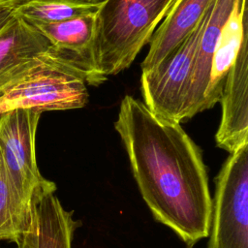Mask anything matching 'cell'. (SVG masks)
<instances>
[{"label": "cell", "mask_w": 248, "mask_h": 248, "mask_svg": "<svg viewBox=\"0 0 248 248\" xmlns=\"http://www.w3.org/2000/svg\"><path fill=\"white\" fill-rule=\"evenodd\" d=\"M248 32L247 0H234L218 39L212 56L209 82L204 94L202 110L211 108L220 101L225 78L239 50L243 36Z\"/></svg>", "instance_id": "cell-11"}, {"label": "cell", "mask_w": 248, "mask_h": 248, "mask_svg": "<svg viewBox=\"0 0 248 248\" xmlns=\"http://www.w3.org/2000/svg\"><path fill=\"white\" fill-rule=\"evenodd\" d=\"M55 191V184L48 181L35 195L32 225L18 245L24 244L28 248H72L78 222L73 219V211L64 209Z\"/></svg>", "instance_id": "cell-8"}, {"label": "cell", "mask_w": 248, "mask_h": 248, "mask_svg": "<svg viewBox=\"0 0 248 248\" xmlns=\"http://www.w3.org/2000/svg\"><path fill=\"white\" fill-rule=\"evenodd\" d=\"M248 32L230 68L220 97L222 115L215 135L218 147L232 153L248 142Z\"/></svg>", "instance_id": "cell-7"}, {"label": "cell", "mask_w": 248, "mask_h": 248, "mask_svg": "<svg viewBox=\"0 0 248 248\" xmlns=\"http://www.w3.org/2000/svg\"><path fill=\"white\" fill-rule=\"evenodd\" d=\"M96 13L60 22L33 23L31 25L49 42L51 46L65 51L81 61L90 74L88 60L95 35Z\"/></svg>", "instance_id": "cell-13"}, {"label": "cell", "mask_w": 248, "mask_h": 248, "mask_svg": "<svg viewBox=\"0 0 248 248\" xmlns=\"http://www.w3.org/2000/svg\"><path fill=\"white\" fill-rule=\"evenodd\" d=\"M175 0H103L89 53L93 84L127 69L150 42Z\"/></svg>", "instance_id": "cell-2"}, {"label": "cell", "mask_w": 248, "mask_h": 248, "mask_svg": "<svg viewBox=\"0 0 248 248\" xmlns=\"http://www.w3.org/2000/svg\"><path fill=\"white\" fill-rule=\"evenodd\" d=\"M80 1L88 2V3H100V2H102L103 0H80Z\"/></svg>", "instance_id": "cell-18"}, {"label": "cell", "mask_w": 248, "mask_h": 248, "mask_svg": "<svg viewBox=\"0 0 248 248\" xmlns=\"http://www.w3.org/2000/svg\"><path fill=\"white\" fill-rule=\"evenodd\" d=\"M207 248H248V142L215 177Z\"/></svg>", "instance_id": "cell-4"}, {"label": "cell", "mask_w": 248, "mask_h": 248, "mask_svg": "<svg viewBox=\"0 0 248 248\" xmlns=\"http://www.w3.org/2000/svg\"><path fill=\"white\" fill-rule=\"evenodd\" d=\"M32 205L17 191L0 155V240L22 242L32 225Z\"/></svg>", "instance_id": "cell-14"}, {"label": "cell", "mask_w": 248, "mask_h": 248, "mask_svg": "<svg viewBox=\"0 0 248 248\" xmlns=\"http://www.w3.org/2000/svg\"><path fill=\"white\" fill-rule=\"evenodd\" d=\"M213 0H175L156 28L148 52L141 63V73L154 70L199 25Z\"/></svg>", "instance_id": "cell-10"}, {"label": "cell", "mask_w": 248, "mask_h": 248, "mask_svg": "<svg viewBox=\"0 0 248 248\" xmlns=\"http://www.w3.org/2000/svg\"><path fill=\"white\" fill-rule=\"evenodd\" d=\"M90 74L75 56L50 46L31 58L0 92V114L15 108L40 111L83 108Z\"/></svg>", "instance_id": "cell-3"}, {"label": "cell", "mask_w": 248, "mask_h": 248, "mask_svg": "<svg viewBox=\"0 0 248 248\" xmlns=\"http://www.w3.org/2000/svg\"><path fill=\"white\" fill-rule=\"evenodd\" d=\"M42 111L15 108L0 114V155L22 198L33 203L35 195L49 181L36 160V132Z\"/></svg>", "instance_id": "cell-6"}, {"label": "cell", "mask_w": 248, "mask_h": 248, "mask_svg": "<svg viewBox=\"0 0 248 248\" xmlns=\"http://www.w3.org/2000/svg\"><path fill=\"white\" fill-rule=\"evenodd\" d=\"M205 16L199 25L154 70L141 73L143 104L156 115L182 122L195 52Z\"/></svg>", "instance_id": "cell-5"}, {"label": "cell", "mask_w": 248, "mask_h": 248, "mask_svg": "<svg viewBox=\"0 0 248 248\" xmlns=\"http://www.w3.org/2000/svg\"><path fill=\"white\" fill-rule=\"evenodd\" d=\"M16 248H18V247H16Z\"/></svg>", "instance_id": "cell-20"}, {"label": "cell", "mask_w": 248, "mask_h": 248, "mask_svg": "<svg viewBox=\"0 0 248 248\" xmlns=\"http://www.w3.org/2000/svg\"><path fill=\"white\" fill-rule=\"evenodd\" d=\"M114 128L125 146L141 197L158 222L188 248L208 236L212 199L199 146L180 123L125 96Z\"/></svg>", "instance_id": "cell-1"}, {"label": "cell", "mask_w": 248, "mask_h": 248, "mask_svg": "<svg viewBox=\"0 0 248 248\" xmlns=\"http://www.w3.org/2000/svg\"><path fill=\"white\" fill-rule=\"evenodd\" d=\"M16 247H18V248H28V247H26L24 244H20V245H17Z\"/></svg>", "instance_id": "cell-19"}, {"label": "cell", "mask_w": 248, "mask_h": 248, "mask_svg": "<svg viewBox=\"0 0 248 248\" xmlns=\"http://www.w3.org/2000/svg\"><path fill=\"white\" fill-rule=\"evenodd\" d=\"M234 0H213L209 6L202 28L193 63L191 82L185 100L182 121L202 112V102L209 82V72L213 53L221 30L230 16Z\"/></svg>", "instance_id": "cell-9"}, {"label": "cell", "mask_w": 248, "mask_h": 248, "mask_svg": "<svg viewBox=\"0 0 248 248\" xmlns=\"http://www.w3.org/2000/svg\"><path fill=\"white\" fill-rule=\"evenodd\" d=\"M99 5L80 0H26L13 13L30 24L54 23L96 13Z\"/></svg>", "instance_id": "cell-15"}, {"label": "cell", "mask_w": 248, "mask_h": 248, "mask_svg": "<svg viewBox=\"0 0 248 248\" xmlns=\"http://www.w3.org/2000/svg\"><path fill=\"white\" fill-rule=\"evenodd\" d=\"M26 0H0V9H15Z\"/></svg>", "instance_id": "cell-17"}, {"label": "cell", "mask_w": 248, "mask_h": 248, "mask_svg": "<svg viewBox=\"0 0 248 248\" xmlns=\"http://www.w3.org/2000/svg\"><path fill=\"white\" fill-rule=\"evenodd\" d=\"M50 46L33 25L15 16L0 31V92L31 58Z\"/></svg>", "instance_id": "cell-12"}, {"label": "cell", "mask_w": 248, "mask_h": 248, "mask_svg": "<svg viewBox=\"0 0 248 248\" xmlns=\"http://www.w3.org/2000/svg\"><path fill=\"white\" fill-rule=\"evenodd\" d=\"M14 16L13 9H0V31L13 19Z\"/></svg>", "instance_id": "cell-16"}]
</instances>
